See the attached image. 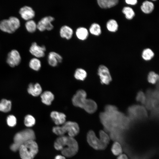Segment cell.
Returning <instances> with one entry per match:
<instances>
[{"label":"cell","mask_w":159,"mask_h":159,"mask_svg":"<svg viewBox=\"0 0 159 159\" xmlns=\"http://www.w3.org/2000/svg\"><path fill=\"white\" fill-rule=\"evenodd\" d=\"M50 116L52 120L57 126L62 125L66 122V116L63 113L53 111L51 112Z\"/></svg>","instance_id":"2e32d148"},{"label":"cell","mask_w":159,"mask_h":159,"mask_svg":"<svg viewBox=\"0 0 159 159\" xmlns=\"http://www.w3.org/2000/svg\"><path fill=\"white\" fill-rule=\"evenodd\" d=\"M73 34L72 29L68 26L64 25L62 26L59 30V34L60 37L67 40L70 39Z\"/></svg>","instance_id":"ac0fdd59"},{"label":"cell","mask_w":159,"mask_h":159,"mask_svg":"<svg viewBox=\"0 0 159 159\" xmlns=\"http://www.w3.org/2000/svg\"><path fill=\"white\" fill-rule=\"evenodd\" d=\"M99 6L103 9H109L116 5L118 3V0H97Z\"/></svg>","instance_id":"ffe728a7"},{"label":"cell","mask_w":159,"mask_h":159,"mask_svg":"<svg viewBox=\"0 0 159 159\" xmlns=\"http://www.w3.org/2000/svg\"><path fill=\"white\" fill-rule=\"evenodd\" d=\"M28 93L34 97H37L42 93V89L40 85L38 83L34 84H29L27 89Z\"/></svg>","instance_id":"e0dca14e"},{"label":"cell","mask_w":159,"mask_h":159,"mask_svg":"<svg viewBox=\"0 0 159 159\" xmlns=\"http://www.w3.org/2000/svg\"><path fill=\"white\" fill-rule=\"evenodd\" d=\"M87 75V73L85 70L81 68H78L76 70L74 76L76 79L83 81L85 79Z\"/></svg>","instance_id":"d4e9b609"},{"label":"cell","mask_w":159,"mask_h":159,"mask_svg":"<svg viewBox=\"0 0 159 159\" xmlns=\"http://www.w3.org/2000/svg\"><path fill=\"white\" fill-rule=\"evenodd\" d=\"M0 29L3 32L10 34L15 32L8 19H4L0 21Z\"/></svg>","instance_id":"7402d4cb"},{"label":"cell","mask_w":159,"mask_h":159,"mask_svg":"<svg viewBox=\"0 0 159 159\" xmlns=\"http://www.w3.org/2000/svg\"><path fill=\"white\" fill-rule=\"evenodd\" d=\"M111 151L115 155H120L122 153V150L120 144L118 142H115L112 145Z\"/></svg>","instance_id":"e575fe53"},{"label":"cell","mask_w":159,"mask_h":159,"mask_svg":"<svg viewBox=\"0 0 159 159\" xmlns=\"http://www.w3.org/2000/svg\"><path fill=\"white\" fill-rule=\"evenodd\" d=\"M16 117L13 115H9L6 119L7 124L10 127L14 126L16 124Z\"/></svg>","instance_id":"f35d334b"},{"label":"cell","mask_w":159,"mask_h":159,"mask_svg":"<svg viewBox=\"0 0 159 159\" xmlns=\"http://www.w3.org/2000/svg\"><path fill=\"white\" fill-rule=\"evenodd\" d=\"M127 113V116L131 122L144 120L148 116L145 107L139 105H134L129 107Z\"/></svg>","instance_id":"ba28073f"},{"label":"cell","mask_w":159,"mask_h":159,"mask_svg":"<svg viewBox=\"0 0 159 159\" xmlns=\"http://www.w3.org/2000/svg\"><path fill=\"white\" fill-rule=\"evenodd\" d=\"M100 122L106 131L122 132L129 127L131 122L127 116L119 111L116 107L107 105L99 115Z\"/></svg>","instance_id":"6da1fadb"},{"label":"cell","mask_w":159,"mask_h":159,"mask_svg":"<svg viewBox=\"0 0 159 159\" xmlns=\"http://www.w3.org/2000/svg\"><path fill=\"white\" fill-rule=\"evenodd\" d=\"M125 2L127 4L133 5L137 4L138 1L137 0H126Z\"/></svg>","instance_id":"ab89813d"},{"label":"cell","mask_w":159,"mask_h":159,"mask_svg":"<svg viewBox=\"0 0 159 159\" xmlns=\"http://www.w3.org/2000/svg\"><path fill=\"white\" fill-rule=\"evenodd\" d=\"M158 75L154 72H150L148 76L147 79L148 82L152 84H155L158 81Z\"/></svg>","instance_id":"d590c367"},{"label":"cell","mask_w":159,"mask_h":159,"mask_svg":"<svg viewBox=\"0 0 159 159\" xmlns=\"http://www.w3.org/2000/svg\"><path fill=\"white\" fill-rule=\"evenodd\" d=\"M54 147L57 150L61 151L62 155L68 158L75 155L79 149L76 140L68 135L59 136L54 142Z\"/></svg>","instance_id":"7a4b0ae2"},{"label":"cell","mask_w":159,"mask_h":159,"mask_svg":"<svg viewBox=\"0 0 159 159\" xmlns=\"http://www.w3.org/2000/svg\"><path fill=\"white\" fill-rule=\"evenodd\" d=\"M35 135L34 131L30 129H26L16 133L14 138V143L10 146L13 151L19 150L21 145L32 140H34Z\"/></svg>","instance_id":"5b68a950"},{"label":"cell","mask_w":159,"mask_h":159,"mask_svg":"<svg viewBox=\"0 0 159 159\" xmlns=\"http://www.w3.org/2000/svg\"><path fill=\"white\" fill-rule=\"evenodd\" d=\"M54 19V18L51 16H47L42 18L37 24V29L40 32L45 30H51L54 28L52 22Z\"/></svg>","instance_id":"30bf717a"},{"label":"cell","mask_w":159,"mask_h":159,"mask_svg":"<svg viewBox=\"0 0 159 159\" xmlns=\"http://www.w3.org/2000/svg\"><path fill=\"white\" fill-rule=\"evenodd\" d=\"M89 34L88 29L84 27H78L75 31V34L77 38L82 41L86 40L88 37Z\"/></svg>","instance_id":"44dd1931"},{"label":"cell","mask_w":159,"mask_h":159,"mask_svg":"<svg viewBox=\"0 0 159 159\" xmlns=\"http://www.w3.org/2000/svg\"><path fill=\"white\" fill-rule=\"evenodd\" d=\"M21 58L19 52L16 49H13L8 54L6 62L11 67H13L18 65L20 63Z\"/></svg>","instance_id":"7c38bea8"},{"label":"cell","mask_w":159,"mask_h":159,"mask_svg":"<svg viewBox=\"0 0 159 159\" xmlns=\"http://www.w3.org/2000/svg\"><path fill=\"white\" fill-rule=\"evenodd\" d=\"M97 73L102 84L107 85L112 81V77L109 71L105 66L100 65L98 67Z\"/></svg>","instance_id":"8fae6325"},{"label":"cell","mask_w":159,"mask_h":159,"mask_svg":"<svg viewBox=\"0 0 159 159\" xmlns=\"http://www.w3.org/2000/svg\"><path fill=\"white\" fill-rule=\"evenodd\" d=\"M18 150L22 159H33L38 153V147L34 140H32L21 145Z\"/></svg>","instance_id":"52a82bcc"},{"label":"cell","mask_w":159,"mask_h":159,"mask_svg":"<svg viewBox=\"0 0 159 159\" xmlns=\"http://www.w3.org/2000/svg\"><path fill=\"white\" fill-rule=\"evenodd\" d=\"M155 89H149L145 94L146 99L145 104L147 110L151 112V116L156 117L158 114L159 92L158 83Z\"/></svg>","instance_id":"277c9868"},{"label":"cell","mask_w":159,"mask_h":159,"mask_svg":"<svg viewBox=\"0 0 159 159\" xmlns=\"http://www.w3.org/2000/svg\"><path fill=\"white\" fill-rule=\"evenodd\" d=\"M87 96L84 90H77L72 98V103L74 106L84 109L89 113H93L97 109V105L93 100L87 98Z\"/></svg>","instance_id":"3957f363"},{"label":"cell","mask_w":159,"mask_h":159,"mask_svg":"<svg viewBox=\"0 0 159 159\" xmlns=\"http://www.w3.org/2000/svg\"><path fill=\"white\" fill-rule=\"evenodd\" d=\"M154 54L153 51L150 49L147 48L143 51L142 57L145 61H149L154 57Z\"/></svg>","instance_id":"4dcf8cb0"},{"label":"cell","mask_w":159,"mask_h":159,"mask_svg":"<svg viewBox=\"0 0 159 159\" xmlns=\"http://www.w3.org/2000/svg\"><path fill=\"white\" fill-rule=\"evenodd\" d=\"M19 13L24 20L28 21L32 19L35 16V12L31 7L26 6L21 8Z\"/></svg>","instance_id":"5bb4252c"},{"label":"cell","mask_w":159,"mask_h":159,"mask_svg":"<svg viewBox=\"0 0 159 159\" xmlns=\"http://www.w3.org/2000/svg\"><path fill=\"white\" fill-rule=\"evenodd\" d=\"M89 31L92 35L95 36H99L101 33V30L100 26L98 24L94 23L91 24Z\"/></svg>","instance_id":"4316f807"},{"label":"cell","mask_w":159,"mask_h":159,"mask_svg":"<svg viewBox=\"0 0 159 159\" xmlns=\"http://www.w3.org/2000/svg\"><path fill=\"white\" fill-rule=\"evenodd\" d=\"M117 159H128L127 156L124 154H120Z\"/></svg>","instance_id":"60d3db41"},{"label":"cell","mask_w":159,"mask_h":159,"mask_svg":"<svg viewBox=\"0 0 159 159\" xmlns=\"http://www.w3.org/2000/svg\"><path fill=\"white\" fill-rule=\"evenodd\" d=\"M40 97L42 103L47 105H50L54 99V94L48 91H45L42 93Z\"/></svg>","instance_id":"d6986e66"},{"label":"cell","mask_w":159,"mask_h":159,"mask_svg":"<svg viewBox=\"0 0 159 159\" xmlns=\"http://www.w3.org/2000/svg\"><path fill=\"white\" fill-rule=\"evenodd\" d=\"M8 19L13 30L15 32L20 26L19 20L17 17L14 16H10Z\"/></svg>","instance_id":"d6a6232c"},{"label":"cell","mask_w":159,"mask_h":159,"mask_svg":"<svg viewBox=\"0 0 159 159\" xmlns=\"http://www.w3.org/2000/svg\"><path fill=\"white\" fill-rule=\"evenodd\" d=\"M122 12L125 14V18L128 20L132 19L135 14L133 9L128 6L124 7L122 9Z\"/></svg>","instance_id":"f546056e"},{"label":"cell","mask_w":159,"mask_h":159,"mask_svg":"<svg viewBox=\"0 0 159 159\" xmlns=\"http://www.w3.org/2000/svg\"><path fill=\"white\" fill-rule=\"evenodd\" d=\"M52 131L54 133L59 136L64 135L65 134L67 133L68 136L74 137L79 133L80 128L77 122L68 121L66 122L61 126L54 127Z\"/></svg>","instance_id":"8992f818"},{"label":"cell","mask_w":159,"mask_h":159,"mask_svg":"<svg viewBox=\"0 0 159 159\" xmlns=\"http://www.w3.org/2000/svg\"><path fill=\"white\" fill-rule=\"evenodd\" d=\"M136 99L137 101L145 105L146 99L145 94L142 91H139L137 95Z\"/></svg>","instance_id":"74e56055"},{"label":"cell","mask_w":159,"mask_h":159,"mask_svg":"<svg viewBox=\"0 0 159 159\" xmlns=\"http://www.w3.org/2000/svg\"><path fill=\"white\" fill-rule=\"evenodd\" d=\"M118 24L117 21L113 19H111L108 21L106 24L107 30L111 32H115L118 29Z\"/></svg>","instance_id":"83f0119b"},{"label":"cell","mask_w":159,"mask_h":159,"mask_svg":"<svg viewBox=\"0 0 159 159\" xmlns=\"http://www.w3.org/2000/svg\"><path fill=\"white\" fill-rule=\"evenodd\" d=\"M29 66L33 70L38 71L40 69L41 67V62L38 58H33L30 60Z\"/></svg>","instance_id":"484cf974"},{"label":"cell","mask_w":159,"mask_h":159,"mask_svg":"<svg viewBox=\"0 0 159 159\" xmlns=\"http://www.w3.org/2000/svg\"><path fill=\"white\" fill-rule=\"evenodd\" d=\"M111 138L116 142L122 143L123 141V137L122 132H110Z\"/></svg>","instance_id":"1f68e13d"},{"label":"cell","mask_w":159,"mask_h":159,"mask_svg":"<svg viewBox=\"0 0 159 159\" xmlns=\"http://www.w3.org/2000/svg\"><path fill=\"white\" fill-rule=\"evenodd\" d=\"M46 49L45 46H39L36 42H34L32 43L29 48V51L31 54L38 58L44 56Z\"/></svg>","instance_id":"4fadbf2b"},{"label":"cell","mask_w":159,"mask_h":159,"mask_svg":"<svg viewBox=\"0 0 159 159\" xmlns=\"http://www.w3.org/2000/svg\"><path fill=\"white\" fill-rule=\"evenodd\" d=\"M154 8L153 3L148 1H145L143 2L140 7L142 11L146 14L151 13L154 10Z\"/></svg>","instance_id":"603a6c76"},{"label":"cell","mask_w":159,"mask_h":159,"mask_svg":"<svg viewBox=\"0 0 159 159\" xmlns=\"http://www.w3.org/2000/svg\"><path fill=\"white\" fill-rule=\"evenodd\" d=\"M99 135L100 139L101 142L104 144L107 145L110 141V139L108 135L102 130L100 131Z\"/></svg>","instance_id":"8d00e7d4"},{"label":"cell","mask_w":159,"mask_h":159,"mask_svg":"<svg viewBox=\"0 0 159 159\" xmlns=\"http://www.w3.org/2000/svg\"><path fill=\"white\" fill-rule=\"evenodd\" d=\"M11 107V102L10 100L5 99H2L0 102V111L8 112L10 111Z\"/></svg>","instance_id":"cb8c5ba5"},{"label":"cell","mask_w":159,"mask_h":159,"mask_svg":"<svg viewBox=\"0 0 159 159\" xmlns=\"http://www.w3.org/2000/svg\"><path fill=\"white\" fill-rule=\"evenodd\" d=\"M62 56L55 52H51L48 54L47 60L49 64L53 67L57 66L62 60Z\"/></svg>","instance_id":"9a60e30c"},{"label":"cell","mask_w":159,"mask_h":159,"mask_svg":"<svg viewBox=\"0 0 159 159\" xmlns=\"http://www.w3.org/2000/svg\"><path fill=\"white\" fill-rule=\"evenodd\" d=\"M87 139V142L90 146L96 150H104L107 147V145L102 143L92 130L88 132Z\"/></svg>","instance_id":"9c48e42d"},{"label":"cell","mask_w":159,"mask_h":159,"mask_svg":"<svg viewBox=\"0 0 159 159\" xmlns=\"http://www.w3.org/2000/svg\"><path fill=\"white\" fill-rule=\"evenodd\" d=\"M36 120L34 117L30 115H26L24 119L25 125L27 127H31L34 125Z\"/></svg>","instance_id":"836d02e7"},{"label":"cell","mask_w":159,"mask_h":159,"mask_svg":"<svg viewBox=\"0 0 159 159\" xmlns=\"http://www.w3.org/2000/svg\"><path fill=\"white\" fill-rule=\"evenodd\" d=\"M54 159H66L65 157L63 155H56Z\"/></svg>","instance_id":"b9f144b4"},{"label":"cell","mask_w":159,"mask_h":159,"mask_svg":"<svg viewBox=\"0 0 159 159\" xmlns=\"http://www.w3.org/2000/svg\"><path fill=\"white\" fill-rule=\"evenodd\" d=\"M25 27L29 32L32 33L34 32L37 29V24L32 19L27 21L25 24Z\"/></svg>","instance_id":"f1b7e54d"}]
</instances>
